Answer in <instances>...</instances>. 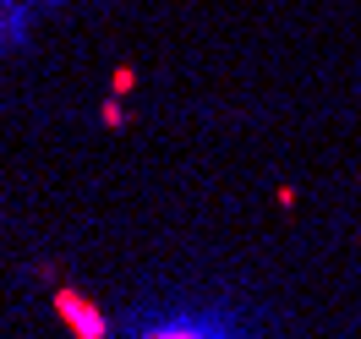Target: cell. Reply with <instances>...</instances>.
<instances>
[{
  "label": "cell",
  "mask_w": 361,
  "mask_h": 339,
  "mask_svg": "<svg viewBox=\"0 0 361 339\" xmlns=\"http://www.w3.org/2000/svg\"><path fill=\"white\" fill-rule=\"evenodd\" d=\"M55 312L71 317V334H77V339H104V317L93 312V307H82V295H77V290H55Z\"/></svg>",
  "instance_id": "6da1fadb"
},
{
  "label": "cell",
  "mask_w": 361,
  "mask_h": 339,
  "mask_svg": "<svg viewBox=\"0 0 361 339\" xmlns=\"http://www.w3.org/2000/svg\"><path fill=\"white\" fill-rule=\"evenodd\" d=\"M132 82H137V71H132V66H121V71H115V93H126Z\"/></svg>",
  "instance_id": "7a4b0ae2"
}]
</instances>
